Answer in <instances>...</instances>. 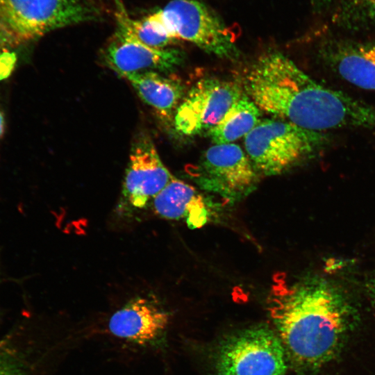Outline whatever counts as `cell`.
I'll use <instances>...</instances> for the list:
<instances>
[{"instance_id":"obj_2","label":"cell","mask_w":375,"mask_h":375,"mask_svg":"<svg viewBox=\"0 0 375 375\" xmlns=\"http://www.w3.org/2000/svg\"><path fill=\"white\" fill-rule=\"evenodd\" d=\"M334 134L314 131L282 119L260 122L244 136L246 153L259 174L276 176L325 153Z\"/></svg>"},{"instance_id":"obj_18","label":"cell","mask_w":375,"mask_h":375,"mask_svg":"<svg viewBox=\"0 0 375 375\" xmlns=\"http://www.w3.org/2000/svg\"><path fill=\"white\" fill-rule=\"evenodd\" d=\"M0 375H23L10 360L0 354Z\"/></svg>"},{"instance_id":"obj_1","label":"cell","mask_w":375,"mask_h":375,"mask_svg":"<svg viewBox=\"0 0 375 375\" xmlns=\"http://www.w3.org/2000/svg\"><path fill=\"white\" fill-rule=\"evenodd\" d=\"M268 310L288 363L303 375L335 360L358 320L347 293L317 276L274 281Z\"/></svg>"},{"instance_id":"obj_13","label":"cell","mask_w":375,"mask_h":375,"mask_svg":"<svg viewBox=\"0 0 375 375\" xmlns=\"http://www.w3.org/2000/svg\"><path fill=\"white\" fill-rule=\"evenodd\" d=\"M126 78L140 97L158 116L170 120L184 97V87L178 79L158 72L126 74Z\"/></svg>"},{"instance_id":"obj_19","label":"cell","mask_w":375,"mask_h":375,"mask_svg":"<svg viewBox=\"0 0 375 375\" xmlns=\"http://www.w3.org/2000/svg\"><path fill=\"white\" fill-rule=\"evenodd\" d=\"M334 1L335 0H312V3L315 8L323 10L331 8Z\"/></svg>"},{"instance_id":"obj_10","label":"cell","mask_w":375,"mask_h":375,"mask_svg":"<svg viewBox=\"0 0 375 375\" xmlns=\"http://www.w3.org/2000/svg\"><path fill=\"white\" fill-rule=\"evenodd\" d=\"M103 57L108 67L120 76L151 71L169 72L183 60L182 53L178 49L149 47L119 28L107 46Z\"/></svg>"},{"instance_id":"obj_8","label":"cell","mask_w":375,"mask_h":375,"mask_svg":"<svg viewBox=\"0 0 375 375\" xmlns=\"http://www.w3.org/2000/svg\"><path fill=\"white\" fill-rule=\"evenodd\" d=\"M243 93L235 83L217 78L197 82L181 101L174 119L176 131L191 136L216 126Z\"/></svg>"},{"instance_id":"obj_20","label":"cell","mask_w":375,"mask_h":375,"mask_svg":"<svg viewBox=\"0 0 375 375\" xmlns=\"http://www.w3.org/2000/svg\"><path fill=\"white\" fill-rule=\"evenodd\" d=\"M367 290L373 302L375 303V276L369 281Z\"/></svg>"},{"instance_id":"obj_6","label":"cell","mask_w":375,"mask_h":375,"mask_svg":"<svg viewBox=\"0 0 375 375\" xmlns=\"http://www.w3.org/2000/svg\"><path fill=\"white\" fill-rule=\"evenodd\" d=\"M259 175L247 154L234 143L214 144L206 149L192 172L202 190L231 203L253 192Z\"/></svg>"},{"instance_id":"obj_3","label":"cell","mask_w":375,"mask_h":375,"mask_svg":"<svg viewBox=\"0 0 375 375\" xmlns=\"http://www.w3.org/2000/svg\"><path fill=\"white\" fill-rule=\"evenodd\" d=\"M93 17L81 0H0V49L19 47Z\"/></svg>"},{"instance_id":"obj_4","label":"cell","mask_w":375,"mask_h":375,"mask_svg":"<svg viewBox=\"0 0 375 375\" xmlns=\"http://www.w3.org/2000/svg\"><path fill=\"white\" fill-rule=\"evenodd\" d=\"M288 360L277 333L265 324L225 338L215 358L216 375H285Z\"/></svg>"},{"instance_id":"obj_17","label":"cell","mask_w":375,"mask_h":375,"mask_svg":"<svg viewBox=\"0 0 375 375\" xmlns=\"http://www.w3.org/2000/svg\"><path fill=\"white\" fill-rule=\"evenodd\" d=\"M15 58L13 56L8 53L1 54L0 56V79L6 78L12 70Z\"/></svg>"},{"instance_id":"obj_15","label":"cell","mask_w":375,"mask_h":375,"mask_svg":"<svg viewBox=\"0 0 375 375\" xmlns=\"http://www.w3.org/2000/svg\"><path fill=\"white\" fill-rule=\"evenodd\" d=\"M117 19V28L149 47L168 48L176 40L167 28L158 10L142 19L134 20L119 5Z\"/></svg>"},{"instance_id":"obj_9","label":"cell","mask_w":375,"mask_h":375,"mask_svg":"<svg viewBox=\"0 0 375 375\" xmlns=\"http://www.w3.org/2000/svg\"><path fill=\"white\" fill-rule=\"evenodd\" d=\"M173 176L151 139L140 136L131 148L122 185L123 199L132 208H145Z\"/></svg>"},{"instance_id":"obj_7","label":"cell","mask_w":375,"mask_h":375,"mask_svg":"<svg viewBox=\"0 0 375 375\" xmlns=\"http://www.w3.org/2000/svg\"><path fill=\"white\" fill-rule=\"evenodd\" d=\"M317 64L332 81L375 92V42L329 33L315 53Z\"/></svg>"},{"instance_id":"obj_21","label":"cell","mask_w":375,"mask_h":375,"mask_svg":"<svg viewBox=\"0 0 375 375\" xmlns=\"http://www.w3.org/2000/svg\"><path fill=\"white\" fill-rule=\"evenodd\" d=\"M5 131V120L3 115L0 110V138L2 137Z\"/></svg>"},{"instance_id":"obj_11","label":"cell","mask_w":375,"mask_h":375,"mask_svg":"<svg viewBox=\"0 0 375 375\" xmlns=\"http://www.w3.org/2000/svg\"><path fill=\"white\" fill-rule=\"evenodd\" d=\"M169 314L153 297H138L110 318V332L139 344H151L164 335Z\"/></svg>"},{"instance_id":"obj_14","label":"cell","mask_w":375,"mask_h":375,"mask_svg":"<svg viewBox=\"0 0 375 375\" xmlns=\"http://www.w3.org/2000/svg\"><path fill=\"white\" fill-rule=\"evenodd\" d=\"M260 115L258 107L243 94L223 119L206 134L214 144L232 143L248 134L260 122Z\"/></svg>"},{"instance_id":"obj_12","label":"cell","mask_w":375,"mask_h":375,"mask_svg":"<svg viewBox=\"0 0 375 375\" xmlns=\"http://www.w3.org/2000/svg\"><path fill=\"white\" fill-rule=\"evenodd\" d=\"M154 212L167 219H185L192 229L204 226L208 209L203 196L191 185L173 176L152 201Z\"/></svg>"},{"instance_id":"obj_5","label":"cell","mask_w":375,"mask_h":375,"mask_svg":"<svg viewBox=\"0 0 375 375\" xmlns=\"http://www.w3.org/2000/svg\"><path fill=\"white\" fill-rule=\"evenodd\" d=\"M158 11L176 40L190 42L221 58L233 60L238 56L232 32L204 3L172 0Z\"/></svg>"},{"instance_id":"obj_16","label":"cell","mask_w":375,"mask_h":375,"mask_svg":"<svg viewBox=\"0 0 375 375\" xmlns=\"http://www.w3.org/2000/svg\"><path fill=\"white\" fill-rule=\"evenodd\" d=\"M332 24L347 33L375 31V0H335Z\"/></svg>"}]
</instances>
